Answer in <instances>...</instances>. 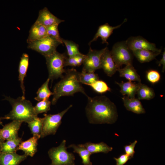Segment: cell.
Segmentation results:
<instances>
[{"mask_svg":"<svg viewBox=\"0 0 165 165\" xmlns=\"http://www.w3.org/2000/svg\"><path fill=\"white\" fill-rule=\"evenodd\" d=\"M101 68L108 76L112 77L119 69L116 65L111 55L110 51L107 47L102 54L101 59Z\"/></svg>","mask_w":165,"mask_h":165,"instance_id":"4fadbf2b","label":"cell"},{"mask_svg":"<svg viewBox=\"0 0 165 165\" xmlns=\"http://www.w3.org/2000/svg\"><path fill=\"white\" fill-rule=\"evenodd\" d=\"M139 100H150L153 98L155 94L153 89L145 84L141 83L137 93Z\"/></svg>","mask_w":165,"mask_h":165,"instance_id":"484cf974","label":"cell"},{"mask_svg":"<svg viewBox=\"0 0 165 165\" xmlns=\"http://www.w3.org/2000/svg\"><path fill=\"white\" fill-rule=\"evenodd\" d=\"M5 99L9 102L12 109L9 114L1 117L2 119H10L27 123L38 117L31 103L25 98L19 97L15 99L6 97Z\"/></svg>","mask_w":165,"mask_h":165,"instance_id":"3957f363","label":"cell"},{"mask_svg":"<svg viewBox=\"0 0 165 165\" xmlns=\"http://www.w3.org/2000/svg\"><path fill=\"white\" fill-rule=\"evenodd\" d=\"M22 139L19 137L6 140L2 144L1 152L2 153L16 152L18 147L22 141Z\"/></svg>","mask_w":165,"mask_h":165,"instance_id":"d4e9b609","label":"cell"},{"mask_svg":"<svg viewBox=\"0 0 165 165\" xmlns=\"http://www.w3.org/2000/svg\"><path fill=\"white\" fill-rule=\"evenodd\" d=\"M1 120L2 119H1V118H0V125L3 126L4 125H3L1 121Z\"/></svg>","mask_w":165,"mask_h":165,"instance_id":"ab89813d","label":"cell"},{"mask_svg":"<svg viewBox=\"0 0 165 165\" xmlns=\"http://www.w3.org/2000/svg\"><path fill=\"white\" fill-rule=\"evenodd\" d=\"M58 24H55L46 27L47 33L48 36L51 37L61 42V38L58 29Z\"/></svg>","mask_w":165,"mask_h":165,"instance_id":"836d02e7","label":"cell"},{"mask_svg":"<svg viewBox=\"0 0 165 165\" xmlns=\"http://www.w3.org/2000/svg\"><path fill=\"white\" fill-rule=\"evenodd\" d=\"M79 78L82 84L88 86L99 80L97 74L94 72H86L82 70L79 72Z\"/></svg>","mask_w":165,"mask_h":165,"instance_id":"f1b7e54d","label":"cell"},{"mask_svg":"<svg viewBox=\"0 0 165 165\" xmlns=\"http://www.w3.org/2000/svg\"><path fill=\"white\" fill-rule=\"evenodd\" d=\"M51 102L49 99L41 101L38 102L34 107V110L36 114L42 113H46L50 109Z\"/></svg>","mask_w":165,"mask_h":165,"instance_id":"1f68e13d","label":"cell"},{"mask_svg":"<svg viewBox=\"0 0 165 165\" xmlns=\"http://www.w3.org/2000/svg\"><path fill=\"white\" fill-rule=\"evenodd\" d=\"M48 36L46 27L34 23L31 27L27 41L28 43L38 40Z\"/></svg>","mask_w":165,"mask_h":165,"instance_id":"ffe728a7","label":"cell"},{"mask_svg":"<svg viewBox=\"0 0 165 165\" xmlns=\"http://www.w3.org/2000/svg\"><path fill=\"white\" fill-rule=\"evenodd\" d=\"M116 83L120 87V92L123 96L127 95L130 98L135 97L137 91L141 83V82H133L128 81L124 82L122 81L121 83L116 82Z\"/></svg>","mask_w":165,"mask_h":165,"instance_id":"ac0fdd59","label":"cell"},{"mask_svg":"<svg viewBox=\"0 0 165 165\" xmlns=\"http://www.w3.org/2000/svg\"><path fill=\"white\" fill-rule=\"evenodd\" d=\"M127 45L131 51L147 50L154 52H161V50L157 48L155 44L148 42L140 36H131L126 41Z\"/></svg>","mask_w":165,"mask_h":165,"instance_id":"30bf717a","label":"cell"},{"mask_svg":"<svg viewBox=\"0 0 165 165\" xmlns=\"http://www.w3.org/2000/svg\"><path fill=\"white\" fill-rule=\"evenodd\" d=\"M50 80L48 78L39 88L37 92V96L35 98V100L39 101L49 99L50 97L53 95V93L50 90L49 87V83Z\"/></svg>","mask_w":165,"mask_h":165,"instance_id":"4316f807","label":"cell"},{"mask_svg":"<svg viewBox=\"0 0 165 165\" xmlns=\"http://www.w3.org/2000/svg\"><path fill=\"white\" fill-rule=\"evenodd\" d=\"M111 55L116 66L119 69L122 65L132 64L133 53L125 41L117 42L110 51Z\"/></svg>","mask_w":165,"mask_h":165,"instance_id":"8992f818","label":"cell"},{"mask_svg":"<svg viewBox=\"0 0 165 165\" xmlns=\"http://www.w3.org/2000/svg\"><path fill=\"white\" fill-rule=\"evenodd\" d=\"M28 156L20 155L16 152L0 153V165H19Z\"/></svg>","mask_w":165,"mask_h":165,"instance_id":"2e32d148","label":"cell"},{"mask_svg":"<svg viewBox=\"0 0 165 165\" xmlns=\"http://www.w3.org/2000/svg\"><path fill=\"white\" fill-rule=\"evenodd\" d=\"M4 142L0 138V153L1 152V149L2 144Z\"/></svg>","mask_w":165,"mask_h":165,"instance_id":"f35d334b","label":"cell"},{"mask_svg":"<svg viewBox=\"0 0 165 165\" xmlns=\"http://www.w3.org/2000/svg\"><path fill=\"white\" fill-rule=\"evenodd\" d=\"M45 57L50 79L53 80L59 78H62L66 71L64 68L67 57L66 54L59 53L56 50Z\"/></svg>","mask_w":165,"mask_h":165,"instance_id":"277c9868","label":"cell"},{"mask_svg":"<svg viewBox=\"0 0 165 165\" xmlns=\"http://www.w3.org/2000/svg\"><path fill=\"white\" fill-rule=\"evenodd\" d=\"M66 144V141L64 140L59 146L49 150L48 154L51 160L50 165H75V156L67 151Z\"/></svg>","mask_w":165,"mask_h":165,"instance_id":"5b68a950","label":"cell"},{"mask_svg":"<svg viewBox=\"0 0 165 165\" xmlns=\"http://www.w3.org/2000/svg\"><path fill=\"white\" fill-rule=\"evenodd\" d=\"M137 142L138 141L135 140L129 145H126L124 147L125 154L131 158L133 157L135 153L134 148Z\"/></svg>","mask_w":165,"mask_h":165,"instance_id":"d590c367","label":"cell"},{"mask_svg":"<svg viewBox=\"0 0 165 165\" xmlns=\"http://www.w3.org/2000/svg\"><path fill=\"white\" fill-rule=\"evenodd\" d=\"M105 48L106 47L100 50H96L90 47L88 52L85 55L82 70L94 72L96 70L101 68V57Z\"/></svg>","mask_w":165,"mask_h":165,"instance_id":"9c48e42d","label":"cell"},{"mask_svg":"<svg viewBox=\"0 0 165 165\" xmlns=\"http://www.w3.org/2000/svg\"><path fill=\"white\" fill-rule=\"evenodd\" d=\"M85 110L89 122L94 124H112L117 120L116 105L105 96L87 97Z\"/></svg>","mask_w":165,"mask_h":165,"instance_id":"6da1fadb","label":"cell"},{"mask_svg":"<svg viewBox=\"0 0 165 165\" xmlns=\"http://www.w3.org/2000/svg\"><path fill=\"white\" fill-rule=\"evenodd\" d=\"M132 52L133 55L141 63L148 62L152 61L161 53L145 50H138Z\"/></svg>","mask_w":165,"mask_h":165,"instance_id":"603a6c76","label":"cell"},{"mask_svg":"<svg viewBox=\"0 0 165 165\" xmlns=\"http://www.w3.org/2000/svg\"><path fill=\"white\" fill-rule=\"evenodd\" d=\"M85 55L81 53L75 56L67 57L65 62V67L79 66L83 64Z\"/></svg>","mask_w":165,"mask_h":165,"instance_id":"4dcf8cb0","label":"cell"},{"mask_svg":"<svg viewBox=\"0 0 165 165\" xmlns=\"http://www.w3.org/2000/svg\"><path fill=\"white\" fill-rule=\"evenodd\" d=\"M62 44L61 42L49 36L28 43V48L40 53L45 57L56 51L57 47Z\"/></svg>","mask_w":165,"mask_h":165,"instance_id":"ba28073f","label":"cell"},{"mask_svg":"<svg viewBox=\"0 0 165 165\" xmlns=\"http://www.w3.org/2000/svg\"><path fill=\"white\" fill-rule=\"evenodd\" d=\"M67 148H73V152L79 154L82 160V163L84 165H92V163L90 160V156L91 154L82 144L77 145L72 144Z\"/></svg>","mask_w":165,"mask_h":165,"instance_id":"7402d4cb","label":"cell"},{"mask_svg":"<svg viewBox=\"0 0 165 165\" xmlns=\"http://www.w3.org/2000/svg\"><path fill=\"white\" fill-rule=\"evenodd\" d=\"M122 99L127 110L138 114L145 113V109L138 98H130L126 96H124L122 97Z\"/></svg>","mask_w":165,"mask_h":165,"instance_id":"e0dca14e","label":"cell"},{"mask_svg":"<svg viewBox=\"0 0 165 165\" xmlns=\"http://www.w3.org/2000/svg\"><path fill=\"white\" fill-rule=\"evenodd\" d=\"M40 138L38 136L33 135L28 140L22 141L17 150H22L27 156L33 157L37 152L38 140Z\"/></svg>","mask_w":165,"mask_h":165,"instance_id":"9a60e30c","label":"cell"},{"mask_svg":"<svg viewBox=\"0 0 165 165\" xmlns=\"http://www.w3.org/2000/svg\"><path fill=\"white\" fill-rule=\"evenodd\" d=\"M83 145L91 154L99 152L107 153L113 149L112 147L108 146L103 142L98 143L89 142Z\"/></svg>","mask_w":165,"mask_h":165,"instance_id":"cb8c5ba5","label":"cell"},{"mask_svg":"<svg viewBox=\"0 0 165 165\" xmlns=\"http://www.w3.org/2000/svg\"><path fill=\"white\" fill-rule=\"evenodd\" d=\"M146 76L148 80L153 84L158 82L160 78L159 72L154 70H149L147 73Z\"/></svg>","mask_w":165,"mask_h":165,"instance_id":"e575fe53","label":"cell"},{"mask_svg":"<svg viewBox=\"0 0 165 165\" xmlns=\"http://www.w3.org/2000/svg\"><path fill=\"white\" fill-rule=\"evenodd\" d=\"M132 158L126 154L121 155L118 158L114 157L116 162V165H124Z\"/></svg>","mask_w":165,"mask_h":165,"instance_id":"8d00e7d4","label":"cell"},{"mask_svg":"<svg viewBox=\"0 0 165 165\" xmlns=\"http://www.w3.org/2000/svg\"><path fill=\"white\" fill-rule=\"evenodd\" d=\"M79 73L74 68L66 70L65 75L54 87L52 105H55L62 96H73L77 92L82 93L87 97L88 96L79 81Z\"/></svg>","mask_w":165,"mask_h":165,"instance_id":"7a4b0ae2","label":"cell"},{"mask_svg":"<svg viewBox=\"0 0 165 165\" xmlns=\"http://www.w3.org/2000/svg\"><path fill=\"white\" fill-rule=\"evenodd\" d=\"M64 21L54 16L45 7L39 11L38 17L34 23L46 28L55 24L59 25Z\"/></svg>","mask_w":165,"mask_h":165,"instance_id":"8fae6325","label":"cell"},{"mask_svg":"<svg viewBox=\"0 0 165 165\" xmlns=\"http://www.w3.org/2000/svg\"><path fill=\"white\" fill-rule=\"evenodd\" d=\"M72 105H70L67 108L57 114H44L41 138L55 134L61 123V119L64 115Z\"/></svg>","mask_w":165,"mask_h":165,"instance_id":"52a82bcc","label":"cell"},{"mask_svg":"<svg viewBox=\"0 0 165 165\" xmlns=\"http://www.w3.org/2000/svg\"><path fill=\"white\" fill-rule=\"evenodd\" d=\"M117 71L120 77H124L129 81L141 82L140 76L132 64L126 65L123 68L119 69Z\"/></svg>","mask_w":165,"mask_h":165,"instance_id":"44dd1931","label":"cell"},{"mask_svg":"<svg viewBox=\"0 0 165 165\" xmlns=\"http://www.w3.org/2000/svg\"><path fill=\"white\" fill-rule=\"evenodd\" d=\"M158 66H160L161 65H162L163 68L162 72H164L165 70V50L163 53L162 57V58L158 62Z\"/></svg>","mask_w":165,"mask_h":165,"instance_id":"74e56055","label":"cell"},{"mask_svg":"<svg viewBox=\"0 0 165 165\" xmlns=\"http://www.w3.org/2000/svg\"><path fill=\"white\" fill-rule=\"evenodd\" d=\"M29 59L28 55L26 53H23L21 57L18 68L19 80L20 82V87L23 93V95L21 97L24 98H25V91L24 85V79L26 76L28 67Z\"/></svg>","mask_w":165,"mask_h":165,"instance_id":"d6986e66","label":"cell"},{"mask_svg":"<svg viewBox=\"0 0 165 165\" xmlns=\"http://www.w3.org/2000/svg\"><path fill=\"white\" fill-rule=\"evenodd\" d=\"M89 86L95 91L100 94H103L111 90L110 88L105 82L99 79Z\"/></svg>","mask_w":165,"mask_h":165,"instance_id":"d6a6232c","label":"cell"},{"mask_svg":"<svg viewBox=\"0 0 165 165\" xmlns=\"http://www.w3.org/2000/svg\"><path fill=\"white\" fill-rule=\"evenodd\" d=\"M43 122V118L38 116L27 123L31 133L33 135L37 136L41 138Z\"/></svg>","mask_w":165,"mask_h":165,"instance_id":"83f0119b","label":"cell"},{"mask_svg":"<svg viewBox=\"0 0 165 165\" xmlns=\"http://www.w3.org/2000/svg\"><path fill=\"white\" fill-rule=\"evenodd\" d=\"M22 123L19 121L13 120L3 126L0 129L1 138L4 141L19 137L18 132Z\"/></svg>","mask_w":165,"mask_h":165,"instance_id":"7c38bea8","label":"cell"},{"mask_svg":"<svg viewBox=\"0 0 165 165\" xmlns=\"http://www.w3.org/2000/svg\"><path fill=\"white\" fill-rule=\"evenodd\" d=\"M61 41L65 46L68 57H71L81 53L79 48L78 44L73 41L61 38Z\"/></svg>","mask_w":165,"mask_h":165,"instance_id":"f546056e","label":"cell"},{"mask_svg":"<svg viewBox=\"0 0 165 165\" xmlns=\"http://www.w3.org/2000/svg\"><path fill=\"white\" fill-rule=\"evenodd\" d=\"M127 21V19H125L122 23L116 26H111L108 23L100 26L93 38L90 42L89 45H90L92 42L96 41L99 37L101 38L102 43H105L108 44V43L107 40L113 33V31L119 28Z\"/></svg>","mask_w":165,"mask_h":165,"instance_id":"5bb4252c","label":"cell"}]
</instances>
